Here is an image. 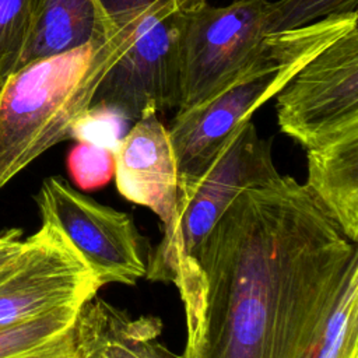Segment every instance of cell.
Here are the masks:
<instances>
[{"instance_id":"obj_4","label":"cell","mask_w":358,"mask_h":358,"mask_svg":"<svg viewBox=\"0 0 358 358\" xmlns=\"http://www.w3.org/2000/svg\"><path fill=\"white\" fill-rule=\"evenodd\" d=\"M280 175L271 141L263 138L252 120L242 123L222 145L192 194L179 204L178 232L169 256L145 277L172 282L180 295L190 336L200 317L201 275L194 255L221 215L246 189Z\"/></svg>"},{"instance_id":"obj_11","label":"cell","mask_w":358,"mask_h":358,"mask_svg":"<svg viewBox=\"0 0 358 358\" xmlns=\"http://www.w3.org/2000/svg\"><path fill=\"white\" fill-rule=\"evenodd\" d=\"M161 331L158 317H131L98 295L81 306L76 324L83 358H180L161 343Z\"/></svg>"},{"instance_id":"obj_20","label":"cell","mask_w":358,"mask_h":358,"mask_svg":"<svg viewBox=\"0 0 358 358\" xmlns=\"http://www.w3.org/2000/svg\"><path fill=\"white\" fill-rule=\"evenodd\" d=\"M24 245L22 231L11 228L0 234V280L13 268Z\"/></svg>"},{"instance_id":"obj_2","label":"cell","mask_w":358,"mask_h":358,"mask_svg":"<svg viewBox=\"0 0 358 358\" xmlns=\"http://www.w3.org/2000/svg\"><path fill=\"white\" fill-rule=\"evenodd\" d=\"M131 31L29 62L7 77L0 87V189L70 138L101 80L127 48Z\"/></svg>"},{"instance_id":"obj_18","label":"cell","mask_w":358,"mask_h":358,"mask_svg":"<svg viewBox=\"0 0 358 358\" xmlns=\"http://www.w3.org/2000/svg\"><path fill=\"white\" fill-rule=\"evenodd\" d=\"M67 169L81 190L103 187L115 175L113 150L90 141H77L67 155Z\"/></svg>"},{"instance_id":"obj_3","label":"cell","mask_w":358,"mask_h":358,"mask_svg":"<svg viewBox=\"0 0 358 358\" xmlns=\"http://www.w3.org/2000/svg\"><path fill=\"white\" fill-rule=\"evenodd\" d=\"M358 24V13L267 35L262 49L236 76L200 103L176 112L168 133L178 169V208L231 134L322 49Z\"/></svg>"},{"instance_id":"obj_19","label":"cell","mask_w":358,"mask_h":358,"mask_svg":"<svg viewBox=\"0 0 358 358\" xmlns=\"http://www.w3.org/2000/svg\"><path fill=\"white\" fill-rule=\"evenodd\" d=\"M154 0H94L99 21L106 34L131 31L136 20Z\"/></svg>"},{"instance_id":"obj_12","label":"cell","mask_w":358,"mask_h":358,"mask_svg":"<svg viewBox=\"0 0 358 358\" xmlns=\"http://www.w3.org/2000/svg\"><path fill=\"white\" fill-rule=\"evenodd\" d=\"M305 187L338 225L358 241V129L306 150Z\"/></svg>"},{"instance_id":"obj_6","label":"cell","mask_w":358,"mask_h":358,"mask_svg":"<svg viewBox=\"0 0 358 358\" xmlns=\"http://www.w3.org/2000/svg\"><path fill=\"white\" fill-rule=\"evenodd\" d=\"M275 99L280 130L306 150L358 129V24L302 66Z\"/></svg>"},{"instance_id":"obj_16","label":"cell","mask_w":358,"mask_h":358,"mask_svg":"<svg viewBox=\"0 0 358 358\" xmlns=\"http://www.w3.org/2000/svg\"><path fill=\"white\" fill-rule=\"evenodd\" d=\"M38 0H0V87L21 62L31 36Z\"/></svg>"},{"instance_id":"obj_17","label":"cell","mask_w":358,"mask_h":358,"mask_svg":"<svg viewBox=\"0 0 358 358\" xmlns=\"http://www.w3.org/2000/svg\"><path fill=\"white\" fill-rule=\"evenodd\" d=\"M358 13V0H277L268 1L266 35L296 29L323 18Z\"/></svg>"},{"instance_id":"obj_9","label":"cell","mask_w":358,"mask_h":358,"mask_svg":"<svg viewBox=\"0 0 358 358\" xmlns=\"http://www.w3.org/2000/svg\"><path fill=\"white\" fill-rule=\"evenodd\" d=\"M101 288L70 241L55 225L42 222L24 239L13 268L0 280V327L81 306Z\"/></svg>"},{"instance_id":"obj_14","label":"cell","mask_w":358,"mask_h":358,"mask_svg":"<svg viewBox=\"0 0 358 358\" xmlns=\"http://www.w3.org/2000/svg\"><path fill=\"white\" fill-rule=\"evenodd\" d=\"M81 306L0 327V358H83L76 333Z\"/></svg>"},{"instance_id":"obj_13","label":"cell","mask_w":358,"mask_h":358,"mask_svg":"<svg viewBox=\"0 0 358 358\" xmlns=\"http://www.w3.org/2000/svg\"><path fill=\"white\" fill-rule=\"evenodd\" d=\"M108 35L94 0H38L34 28L18 69Z\"/></svg>"},{"instance_id":"obj_7","label":"cell","mask_w":358,"mask_h":358,"mask_svg":"<svg viewBox=\"0 0 358 358\" xmlns=\"http://www.w3.org/2000/svg\"><path fill=\"white\" fill-rule=\"evenodd\" d=\"M268 0H235L200 6L189 18L179 63V103L189 109L246 67L262 49Z\"/></svg>"},{"instance_id":"obj_8","label":"cell","mask_w":358,"mask_h":358,"mask_svg":"<svg viewBox=\"0 0 358 358\" xmlns=\"http://www.w3.org/2000/svg\"><path fill=\"white\" fill-rule=\"evenodd\" d=\"M42 222L55 225L83 256L103 285H134L147 274L143 238L131 217L50 176L36 194Z\"/></svg>"},{"instance_id":"obj_5","label":"cell","mask_w":358,"mask_h":358,"mask_svg":"<svg viewBox=\"0 0 358 358\" xmlns=\"http://www.w3.org/2000/svg\"><path fill=\"white\" fill-rule=\"evenodd\" d=\"M207 0H154L136 20L124 52L101 80L90 109L124 120L178 108L179 63L190 15Z\"/></svg>"},{"instance_id":"obj_15","label":"cell","mask_w":358,"mask_h":358,"mask_svg":"<svg viewBox=\"0 0 358 358\" xmlns=\"http://www.w3.org/2000/svg\"><path fill=\"white\" fill-rule=\"evenodd\" d=\"M308 358H358V268L348 277Z\"/></svg>"},{"instance_id":"obj_10","label":"cell","mask_w":358,"mask_h":358,"mask_svg":"<svg viewBox=\"0 0 358 358\" xmlns=\"http://www.w3.org/2000/svg\"><path fill=\"white\" fill-rule=\"evenodd\" d=\"M119 193L150 208L162 224V241L147 260V271L171 253L178 232V169L168 133L154 110L145 112L113 150Z\"/></svg>"},{"instance_id":"obj_1","label":"cell","mask_w":358,"mask_h":358,"mask_svg":"<svg viewBox=\"0 0 358 358\" xmlns=\"http://www.w3.org/2000/svg\"><path fill=\"white\" fill-rule=\"evenodd\" d=\"M201 308L180 358H308L357 243L295 178L243 190L194 255Z\"/></svg>"}]
</instances>
